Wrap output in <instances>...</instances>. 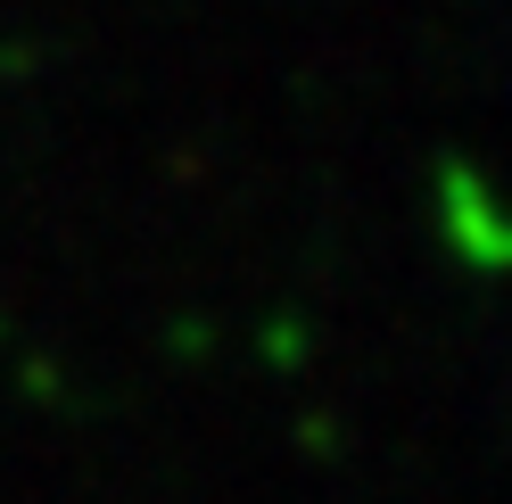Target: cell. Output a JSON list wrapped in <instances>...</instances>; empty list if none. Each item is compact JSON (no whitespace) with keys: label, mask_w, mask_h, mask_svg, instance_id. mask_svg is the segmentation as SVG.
<instances>
[{"label":"cell","mask_w":512,"mask_h":504,"mask_svg":"<svg viewBox=\"0 0 512 504\" xmlns=\"http://www.w3.org/2000/svg\"><path fill=\"white\" fill-rule=\"evenodd\" d=\"M430 232L446 248V265H455L463 281H504L512 265V215L496 199V182L471 166V157H438V174H430Z\"/></svg>","instance_id":"1"}]
</instances>
